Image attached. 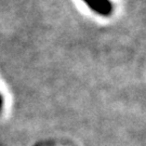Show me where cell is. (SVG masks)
<instances>
[{
	"instance_id": "obj_1",
	"label": "cell",
	"mask_w": 146,
	"mask_h": 146,
	"mask_svg": "<svg viewBox=\"0 0 146 146\" xmlns=\"http://www.w3.org/2000/svg\"><path fill=\"white\" fill-rule=\"evenodd\" d=\"M91 10L101 16H110L113 14L114 5L110 0H82Z\"/></svg>"
},
{
	"instance_id": "obj_2",
	"label": "cell",
	"mask_w": 146,
	"mask_h": 146,
	"mask_svg": "<svg viewBox=\"0 0 146 146\" xmlns=\"http://www.w3.org/2000/svg\"><path fill=\"white\" fill-rule=\"evenodd\" d=\"M2 106H3V96H2V94L0 93V111L2 110Z\"/></svg>"
}]
</instances>
